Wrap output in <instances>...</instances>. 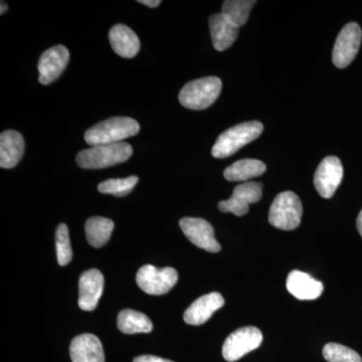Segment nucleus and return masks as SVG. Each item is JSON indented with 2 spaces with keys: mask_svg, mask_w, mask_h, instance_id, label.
Returning <instances> with one entry per match:
<instances>
[{
  "mask_svg": "<svg viewBox=\"0 0 362 362\" xmlns=\"http://www.w3.org/2000/svg\"><path fill=\"white\" fill-rule=\"evenodd\" d=\"M137 121L129 117H113L93 126L85 133V140L90 146L115 144L139 132Z\"/></svg>",
  "mask_w": 362,
  "mask_h": 362,
  "instance_id": "f257e3e1",
  "label": "nucleus"
},
{
  "mask_svg": "<svg viewBox=\"0 0 362 362\" xmlns=\"http://www.w3.org/2000/svg\"><path fill=\"white\" fill-rule=\"evenodd\" d=\"M133 148L126 142L98 145L78 152L76 161L81 168L102 169L127 161L132 156Z\"/></svg>",
  "mask_w": 362,
  "mask_h": 362,
  "instance_id": "f03ea898",
  "label": "nucleus"
},
{
  "mask_svg": "<svg viewBox=\"0 0 362 362\" xmlns=\"http://www.w3.org/2000/svg\"><path fill=\"white\" fill-rule=\"evenodd\" d=\"M263 124L259 121H251L233 126L218 136L214 145L211 154L216 158H226L254 141L263 133Z\"/></svg>",
  "mask_w": 362,
  "mask_h": 362,
  "instance_id": "7ed1b4c3",
  "label": "nucleus"
},
{
  "mask_svg": "<svg viewBox=\"0 0 362 362\" xmlns=\"http://www.w3.org/2000/svg\"><path fill=\"white\" fill-rule=\"evenodd\" d=\"M223 83L218 77L197 78L187 83L181 89L180 102L190 110H204L209 108L220 96Z\"/></svg>",
  "mask_w": 362,
  "mask_h": 362,
  "instance_id": "20e7f679",
  "label": "nucleus"
},
{
  "mask_svg": "<svg viewBox=\"0 0 362 362\" xmlns=\"http://www.w3.org/2000/svg\"><path fill=\"white\" fill-rule=\"evenodd\" d=\"M303 206L299 197L292 192H284L274 199L269 211V223L279 230H292L301 223Z\"/></svg>",
  "mask_w": 362,
  "mask_h": 362,
  "instance_id": "39448f33",
  "label": "nucleus"
},
{
  "mask_svg": "<svg viewBox=\"0 0 362 362\" xmlns=\"http://www.w3.org/2000/svg\"><path fill=\"white\" fill-rule=\"evenodd\" d=\"M178 280L175 269H159L152 265H145L139 269L136 275V282L143 292L149 295L166 294L175 287Z\"/></svg>",
  "mask_w": 362,
  "mask_h": 362,
  "instance_id": "423d86ee",
  "label": "nucleus"
},
{
  "mask_svg": "<svg viewBox=\"0 0 362 362\" xmlns=\"http://www.w3.org/2000/svg\"><path fill=\"white\" fill-rule=\"evenodd\" d=\"M263 341L261 330L247 326L235 330L226 338L223 346V356L226 361H239L252 350L258 349Z\"/></svg>",
  "mask_w": 362,
  "mask_h": 362,
  "instance_id": "0eeeda50",
  "label": "nucleus"
},
{
  "mask_svg": "<svg viewBox=\"0 0 362 362\" xmlns=\"http://www.w3.org/2000/svg\"><path fill=\"white\" fill-rule=\"evenodd\" d=\"M362 32L356 23H347L338 35L333 47L332 61L337 68H346L356 59L361 47Z\"/></svg>",
  "mask_w": 362,
  "mask_h": 362,
  "instance_id": "6e6552de",
  "label": "nucleus"
},
{
  "mask_svg": "<svg viewBox=\"0 0 362 362\" xmlns=\"http://www.w3.org/2000/svg\"><path fill=\"white\" fill-rule=\"evenodd\" d=\"M343 178V166L339 158L335 156L325 157L314 175V185L317 192L323 199H331L335 194Z\"/></svg>",
  "mask_w": 362,
  "mask_h": 362,
  "instance_id": "1a4fd4ad",
  "label": "nucleus"
},
{
  "mask_svg": "<svg viewBox=\"0 0 362 362\" xmlns=\"http://www.w3.org/2000/svg\"><path fill=\"white\" fill-rule=\"evenodd\" d=\"M262 187L259 182H245L233 189L232 197L218 204V209L223 213H232L243 216L249 211V206L262 199Z\"/></svg>",
  "mask_w": 362,
  "mask_h": 362,
  "instance_id": "9d476101",
  "label": "nucleus"
},
{
  "mask_svg": "<svg viewBox=\"0 0 362 362\" xmlns=\"http://www.w3.org/2000/svg\"><path fill=\"white\" fill-rule=\"evenodd\" d=\"M180 226L194 246L211 252L221 251V245L216 242L214 228L209 221L202 218H185L180 220Z\"/></svg>",
  "mask_w": 362,
  "mask_h": 362,
  "instance_id": "9b49d317",
  "label": "nucleus"
},
{
  "mask_svg": "<svg viewBox=\"0 0 362 362\" xmlns=\"http://www.w3.org/2000/svg\"><path fill=\"white\" fill-rule=\"evenodd\" d=\"M70 61V52L64 45H56L45 51L39 62L40 84L49 85L62 75Z\"/></svg>",
  "mask_w": 362,
  "mask_h": 362,
  "instance_id": "f8f14e48",
  "label": "nucleus"
},
{
  "mask_svg": "<svg viewBox=\"0 0 362 362\" xmlns=\"http://www.w3.org/2000/svg\"><path fill=\"white\" fill-rule=\"evenodd\" d=\"M104 289L103 274L90 269L81 275L78 281V307L84 311L96 309Z\"/></svg>",
  "mask_w": 362,
  "mask_h": 362,
  "instance_id": "ddd939ff",
  "label": "nucleus"
},
{
  "mask_svg": "<svg viewBox=\"0 0 362 362\" xmlns=\"http://www.w3.org/2000/svg\"><path fill=\"white\" fill-rule=\"evenodd\" d=\"M225 305V299L218 292L209 293L195 300L183 314L185 323L189 325H202L206 323L214 312Z\"/></svg>",
  "mask_w": 362,
  "mask_h": 362,
  "instance_id": "4468645a",
  "label": "nucleus"
},
{
  "mask_svg": "<svg viewBox=\"0 0 362 362\" xmlns=\"http://www.w3.org/2000/svg\"><path fill=\"white\" fill-rule=\"evenodd\" d=\"M70 354L73 362H105L101 341L89 333L74 338L71 343Z\"/></svg>",
  "mask_w": 362,
  "mask_h": 362,
  "instance_id": "2eb2a0df",
  "label": "nucleus"
},
{
  "mask_svg": "<svg viewBox=\"0 0 362 362\" xmlns=\"http://www.w3.org/2000/svg\"><path fill=\"white\" fill-rule=\"evenodd\" d=\"M287 290L299 300H315L323 292V284L304 272L294 270L288 275Z\"/></svg>",
  "mask_w": 362,
  "mask_h": 362,
  "instance_id": "dca6fc26",
  "label": "nucleus"
},
{
  "mask_svg": "<svg viewBox=\"0 0 362 362\" xmlns=\"http://www.w3.org/2000/svg\"><path fill=\"white\" fill-rule=\"evenodd\" d=\"M25 152V140L21 133L7 130L0 135V166L13 168L18 165Z\"/></svg>",
  "mask_w": 362,
  "mask_h": 362,
  "instance_id": "f3484780",
  "label": "nucleus"
},
{
  "mask_svg": "<svg viewBox=\"0 0 362 362\" xmlns=\"http://www.w3.org/2000/svg\"><path fill=\"white\" fill-rule=\"evenodd\" d=\"M209 30L214 47L218 52L230 49L239 35V28L226 20L221 13L209 18Z\"/></svg>",
  "mask_w": 362,
  "mask_h": 362,
  "instance_id": "a211bd4d",
  "label": "nucleus"
},
{
  "mask_svg": "<svg viewBox=\"0 0 362 362\" xmlns=\"http://www.w3.org/2000/svg\"><path fill=\"white\" fill-rule=\"evenodd\" d=\"M112 49L122 58L132 59L139 52L140 40L130 28L116 25L109 33Z\"/></svg>",
  "mask_w": 362,
  "mask_h": 362,
  "instance_id": "6ab92c4d",
  "label": "nucleus"
},
{
  "mask_svg": "<svg viewBox=\"0 0 362 362\" xmlns=\"http://www.w3.org/2000/svg\"><path fill=\"white\" fill-rule=\"evenodd\" d=\"M266 169L264 162L257 159H242L226 168L223 171V176L226 180L232 182L247 181L264 175Z\"/></svg>",
  "mask_w": 362,
  "mask_h": 362,
  "instance_id": "aec40b11",
  "label": "nucleus"
},
{
  "mask_svg": "<svg viewBox=\"0 0 362 362\" xmlns=\"http://www.w3.org/2000/svg\"><path fill=\"white\" fill-rule=\"evenodd\" d=\"M117 325L119 330L125 334L149 333L153 329V325L148 317L132 309H125L119 313Z\"/></svg>",
  "mask_w": 362,
  "mask_h": 362,
  "instance_id": "412c9836",
  "label": "nucleus"
},
{
  "mask_svg": "<svg viewBox=\"0 0 362 362\" xmlns=\"http://www.w3.org/2000/svg\"><path fill=\"white\" fill-rule=\"evenodd\" d=\"M114 230L113 221L102 216H94L85 225L86 237L90 246L102 247L110 240Z\"/></svg>",
  "mask_w": 362,
  "mask_h": 362,
  "instance_id": "4be33fe9",
  "label": "nucleus"
},
{
  "mask_svg": "<svg viewBox=\"0 0 362 362\" xmlns=\"http://www.w3.org/2000/svg\"><path fill=\"white\" fill-rule=\"evenodd\" d=\"M255 4L256 1L254 0H226L221 6V13L230 23L240 28L246 25Z\"/></svg>",
  "mask_w": 362,
  "mask_h": 362,
  "instance_id": "5701e85b",
  "label": "nucleus"
},
{
  "mask_svg": "<svg viewBox=\"0 0 362 362\" xmlns=\"http://www.w3.org/2000/svg\"><path fill=\"white\" fill-rule=\"evenodd\" d=\"M139 178L137 176H129L126 178H115L103 181L98 185V190L101 194H112L115 197H123L129 194L133 188L137 185Z\"/></svg>",
  "mask_w": 362,
  "mask_h": 362,
  "instance_id": "b1692460",
  "label": "nucleus"
},
{
  "mask_svg": "<svg viewBox=\"0 0 362 362\" xmlns=\"http://www.w3.org/2000/svg\"><path fill=\"white\" fill-rule=\"evenodd\" d=\"M323 356L328 362H362L356 351L338 343H327L323 349Z\"/></svg>",
  "mask_w": 362,
  "mask_h": 362,
  "instance_id": "393cba45",
  "label": "nucleus"
},
{
  "mask_svg": "<svg viewBox=\"0 0 362 362\" xmlns=\"http://www.w3.org/2000/svg\"><path fill=\"white\" fill-rule=\"evenodd\" d=\"M56 247L59 265L64 267L70 264L73 259V251H71L69 228L66 223H61L57 228Z\"/></svg>",
  "mask_w": 362,
  "mask_h": 362,
  "instance_id": "a878e982",
  "label": "nucleus"
},
{
  "mask_svg": "<svg viewBox=\"0 0 362 362\" xmlns=\"http://www.w3.org/2000/svg\"><path fill=\"white\" fill-rule=\"evenodd\" d=\"M133 362H173L168 359L161 358V357L154 356H141L136 357Z\"/></svg>",
  "mask_w": 362,
  "mask_h": 362,
  "instance_id": "bb28decb",
  "label": "nucleus"
},
{
  "mask_svg": "<svg viewBox=\"0 0 362 362\" xmlns=\"http://www.w3.org/2000/svg\"><path fill=\"white\" fill-rule=\"evenodd\" d=\"M138 2L143 4V6L152 7V8L158 6L161 4L160 0H139Z\"/></svg>",
  "mask_w": 362,
  "mask_h": 362,
  "instance_id": "cd10ccee",
  "label": "nucleus"
},
{
  "mask_svg": "<svg viewBox=\"0 0 362 362\" xmlns=\"http://www.w3.org/2000/svg\"><path fill=\"white\" fill-rule=\"evenodd\" d=\"M357 230H358V233H361L362 237V211L358 214V218H357L356 221Z\"/></svg>",
  "mask_w": 362,
  "mask_h": 362,
  "instance_id": "c85d7f7f",
  "label": "nucleus"
},
{
  "mask_svg": "<svg viewBox=\"0 0 362 362\" xmlns=\"http://www.w3.org/2000/svg\"><path fill=\"white\" fill-rule=\"evenodd\" d=\"M1 11H0V13L4 14L6 13L7 11V9H8V6H7V4L6 2L1 1Z\"/></svg>",
  "mask_w": 362,
  "mask_h": 362,
  "instance_id": "c756f323",
  "label": "nucleus"
}]
</instances>
